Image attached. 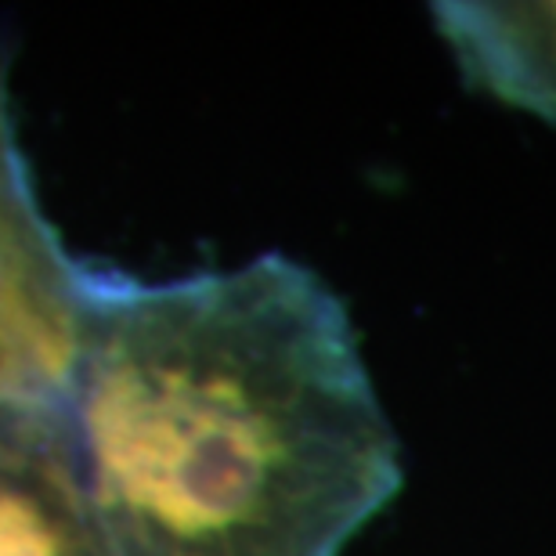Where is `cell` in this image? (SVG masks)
<instances>
[{"instance_id":"6da1fadb","label":"cell","mask_w":556,"mask_h":556,"mask_svg":"<svg viewBox=\"0 0 556 556\" xmlns=\"http://www.w3.org/2000/svg\"><path fill=\"white\" fill-rule=\"evenodd\" d=\"M59 427L109 556H337L402 484L348 311L286 257L87 275Z\"/></svg>"},{"instance_id":"7a4b0ae2","label":"cell","mask_w":556,"mask_h":556,"mask_svg":"<svg viewBox=\"0 0 556 556\" xmlns=\"http://www.w3.org/2000/svg\"><path fill=\"white\" fill-rule=\"evenodd\" d=\"M87 271L65 257L33 199L0 51V405L59 416L84 318Z\"/></svg>"},{"instance_id":"3957f363","label":"cell","mask_w":556,"mask_h":556,"mask_svg":"<svg viewBox=\"0 0 556 556\" xmlns=\"http://www.w3.org/2000/svg\"><path fill=\"white\" fill-rule=\"evenodd\" d=\"M0 556H109L59 416L0 405Z\"/></svg>"},{"instance_id":"277c9868","label":"cell","mask_w":556,"mask_h":556,"mask_svg":"<svg viewBox=\"0 0 556 556\" xmlns=\"http://www.w3.org/2000/svg\"><path fill=\"white\" fill-rule=\"evenodd\" d=\"M433 22L477 91L556 124V0H444Z\"/></svg>"}]
</instances>
